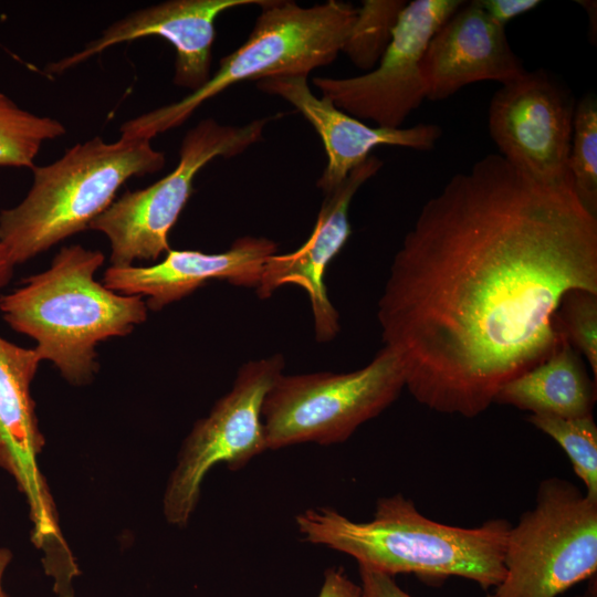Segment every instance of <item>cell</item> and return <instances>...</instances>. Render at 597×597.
Wrapping results in <instances>:
<instances>
[{
	"label": "cell",
	"instance_id": "6da1fadb",
	"mask_svg": "<svg viewBox=\"0 0 597 597\" xmlns=\"http://www.w3.org/2000/svg\"><path fill=\"white\" fill-rule=\"evenodd\" d=\"M573 290L597 293V217L570 181L540 182L490 154L423 205L377 317L412 397L472 418L559 344Z\"/></svg>",
	"mask_w": 597,
	"mask_h": 597
},
{
	"label": "cell",
	"instance_id": "7a4b0ae2",
	"mask_svg": "<svg viewBox=\"0 0 597 597\" xmlns=\"http://www.w3.org/2000/svg\"><path fill=\"white\" fill-rule=\"evenodd\" d=\"M295 523L306 542L392 577L455 576L490 589L505 575L503 557L511 524L503 519L472 528L447 525L422 515L411 500L397 493L380 498L367 522L353 521L334 509L314 507L298 513Z\"/></svg>",
	"mask_w": 597,
	"mask_h": 597
},
{
	"label": "cell",
	"instance_id": "3957f363",
	"mask_svg": "<svg viewBox=\"0 0 597 597\" xmlns=\"http://www.w3.org/2000/svg\"><path fill=\"white\" fill-rule=\"evenodd\" d=\"M104 263L98 250L63 247L50 268L0 297L3 320L36 342L41 360H50L73 385L90 383L98 370L96 345L128 335L147 318L138 295H124L95 280Z\"/></svg>",
	"mask_w": 597,
	"mask_h": 597
},
{
	"label": "cell",
	"instance_id": "277c9868",
	"mask_svg": "<svg viewBox=\"0 0 597 597\" xmlns=\"http://www.w3.org/2000/svg\"><path fill=\"white\" fill-rule=\"evenodd\" d=\"M151 140L107 143L96 136L73 145L55 161L34 166L24 199L0 212V242L14 265L90 228L132 177L164 168Z\"/></svg>",
	"mask_w": 597,
	"mask_h": 597
},
{
	"label": "cell",
	"instance_id": "5b68a950",
	"mask_svg": "<svg viewBox=\"0 0 597 597\" xmlns=\"http://www.w3.org/2000/svg\"><path fill=\"white\" fill-rule=\"evenodd\" d=\"M247 40L220 60L206 84L184 98L121 125V137L151 140L175 129L203 103L243 81L305 76L343 51L357 15L350 3L328 0L305 8L289 0H263Z\"/></svg>",
	"mask_w": 597,
	"mask_h": 597
},
{
	"label": "cell",
	"instance_id": "8992f818",
	"mask_svg": "<svg viewBox=\"0 0 597 597\" xmlns=\"http://www.w3.org/2000/svg\"><path fill=\"white\" fill-rule=\"evenodd\" d=\"M405 386L402 364L386 346L354 371L282 374L262 405L268 450L344 442L389 407Z\"/></svg>",
	"mask_w": 597,
	"mask_h": 597
},
{
	"label": "cell",
	"instance_id": "52a82bcc",
	"mask_svg": "<svg viewBox=\"0 0 597 597\" xmlns=\"http://www.w3.org/2000/svg\"><path fill=\"white\" fill-rule=\"evenodd\" d=\"M493 597H558L596 576L597 499L572 482H541L535 506L511 526Z\"/></svg>",
	"mask_w": 597,
	"mask_h": 597
},
{
	"label": "cell",
	"instance_id": "ba28073f",
	"mask_svg": "<svg viewBox=\"0 0 597 597\" xmlns=\"http://www.w3.org/2000/svg\"><path fill=\"white\" fill-rule=\"evenodd\" d=\"M270 121L231 126L205 118L189 129L174 170L144 189L124 192L90 224L108 239L111 266L155 261L167 253L169 232L192 193L197 174L212 159L238 156L260 142Z\"/></svg>",
	"mask_w": 597,
	"mask_h": 597
},
{
	"label": "cell",
	"instance_id": "9c48e42d",
	"mask_svg": "<svg viewBox=\"0 0 597 597\" xmlns=\"http://www.w3.org/2000/svg\"><path fill=\"white\" fill-rule=\"evenodd\" d=\"M282 354L243 364L231 389L198 420L180 449L177 464L164 493L168 523L185 526L193 513L207 473L223 463L237 471L265 450L262 405L265 395L283 374Z\"/></svg>",
	"mask_w": 597,
	"mask_h": 597
},
{
	"label": "cell",
	"instance_id": "30bf717a",
	"mask_svg": "<svg viewBox=\"0 0 597 597\" xmlns=\"http://www.w3.org/2000/svg\"><path fill=\"white\" fill-rule=\"evenodd\" d=\"M461 0H415L406 4L378 66L366 74L334 78L316 76L321 96L358 119L379 127L400 128L426 98L421 60L437 30L462 4Z\"/></svg>",
	"mask_w": 597,
	"mask_h": 597
},
{
	"label": "cell",
	"instance_id": "8fae6325",
	"mask_svg": "<svg viewBox=\"0 0 597 597\" xmlns=\"http://www.w3.org/2000/svg\"><path fill=\"white\" fill-rule=\"evenodd\" d=\"M576 103L544 70L502 85L490 103L489 132L500 155L533 179L572 182L568 174Z\"/></svg>",
	"mask_w": 597,
	"mask_h": 597
},
{
	"label": "cell",
	"instance_id": "7c38bea8",
	"mask_svg": "<svg viewBox=\"0 0 597 597\" xmlns=\"http://www.w3.org/2000/svg\"><path fill=\"white\" fill-rule=\"evenodd\" d=\"M41 358L34 348H23L0 336V468L15 480L27 498L38 547L61 542L55 509L39 469L44 438L39 429L31 397V383Z\"/></svg>",
	"mask_w": 597,
	"mask_h": 597
},
{
	"label": "cell",
	"instance_id": "4fadbf2b",
	"mask_svg": "<svg viewBox=\"0 0 597 597\" xmlns=\"http://www.w3.org/2000/svg\"><path fill=\"white\" fill-rule=\"evenodd\" d=\"M263 0H168L153 4L109 24L78 52L48 65L63 73L119 43L160 36L176 51L172 82L195 92L210 78L214 22L227 10L261 4Z\"/></svg>",
	"mask_w": 597,
	"mask_h": 597
},
{
	"label": "cell",
	"instance_id": "5bb4252c",
	"mask_svg": "<svg viewBox=\"0 0 597 597\" xmlns=\"http://www.w3.org/2000/svg\"><path fill=\"white\" fill-rule=\"evenodd\" d=\"M375 156L349 172L335 189L324 193L315 226L307 240L295 251L274 253L265 261L256 294L270 297L285 284L302 287L311 302L314 333L318 343L331 342L339 332L338 313L329 301L325 285V271L329 262L347 242L352 229L348 210L353 197L368 179L381 168Z\"/></svg>",
	"mask_w": 597,
	"mask_h": 597
},
{
	"label": "cell",
	"instance_id": "9a60e30c",
	"mask_svg": "<svg viewBox=\"0 0 597 597\" xmlns=\"http://www.w3.org/2000/svg\"><path fill=\"white\" fill-rule=\"evenodd\" d=\"M256 87L290 103L318 134L327 160L316 185L324 193L338 187L376 147L431 150L442 135L441 127L434 124H417L408 128L368 126L338 109L327 98L317 97L305 76L266 77L258 81Z\"/></svg>",
	"mask_w": 597,
	"mask_h": 597
},
{
	"label": "cell",
	"instance_id": "2e32d148",
	"mask_svg": "<svg viewBox=\"0 0 597 597\" xmlns=\"http://www.w3.org/2000/svg\"><path fill=\"white\" fill-rule=\"evenodd\" d=\"M527 71L513 52L505 28L474 1L464 3L437 30L421 60L426 98L442 101L480 81L509 84Z\"/></svg>",
	"mask_w": 597,
	"mask_h": 597
},
{
	"label": "cell",
	"instance_id": "e0dca14e",
	"mask_svg": "<svg viewBox=\"0 0 597 597\" xmlns=\"http://www.w3.org/2000/svg\"><path fill=\"white\" fill-rule=\"evenodd\" d=\"M276 250L274 241L251 235L237 239L220 253L170 249L154 265L109 266L103 284L119 294L146 297L148 310L159 311L212 280L256 289L265 261Z\"/></svg>",
	"mask_w": 597,
	"mask_h": 597
},
{
	"label": "cell",
	"instance_id": "ac0fdd59",
	"mask_svg": "<svg viewBox=\"0 0 597 597\" xmlns=\"http://www.w3.org/2000/svg\"><path fill=\"white\" fill-rule=\"evenodd\" d=\"M596 383L580 354L565 337L543 362L505 383L493 404L509 405L531 415L578 418L593 415Z\"/></svg>",
	"mask_w": 597,
	"mask_h": 597
},
{
	"label": "cell",
	"instance_id": "d6986e66",
	"mask_svg": "<svg viewBox=\"0 0 597 597\" xmlns=\"http://www.w3.org/2000/svg\"><path fill=\"white\" fill-rule=\"evenodd\" d=\"M65 133L59 119L23 109L0 92V166L32 169L42 145Z\"/></svg>",
	"mask_w": 597,
	"mask_h": 597
},
{
	"label": "cell",
	"instance_id": "ffe728a7",
	"mask_svg": "<svg viewBox=\"0 0 597 597\" xmlns=\"http://www.w3.org/2000/svg\"><path fill=\"white\" fill-rule=\"evenodd\" d=\"M404 0H365L343 48L349 60L362 70H373L388 48Z\"/></svg>",
	"mask_w": 597,
	"mask_h": 597
},
{
	"label": "cell",
	"instance_id": "44dd1931",
	"mask_svg": "<svg viewBox=\"0 0 597 597\" xmlns=\"http://www.w3.org/2000/svg\"><path fill=\"white\" fill-rule=\"evenodd\" d=\"M568 174L573 189L594 216L597 212V101L584 96L575 106L568 156Z\"/></svg>",
	"mask_w": 597,
	"mask_h": 597
},
{
	"label": "cell",
	"instance_id": "7402d4cb",
	"mask_svg": "<svg viewBox=\"0 0 597 597\" xmlns=\"http://www.w3.org/2000/svg\"><path fill=\"white\" fill-rule=\"evenodd\" d=\"M528 421L561 446L585 484V493L597 499V426L593 415L578 418L531 415Z\"/></svg>",
	"mask_w": 597,
	"mask_h": 597
},
{
	"label": "cell",
	"instance_id": "603a6c76",
	"mask_svg": "<svg viewBox=\"0 0 597 597\" xmlns=\"http://www.w3.org/2000/svg\"><path fill=\"white\" fill-rule=\"evenodd\" d=\"M556 326L585 357L597 379V293L573 290L565 294L556 313Z\"/></svg>",
	"mask_w": 597,
	"mask_h": 597
},
{
	"label": "cell",
	"instance_id": "cb8c5ba5",
	"mask_svg": "<svg viewBox=\"0 0 597 597\" xmlns=\"http://www.w3.org/2000/svg\"><path fill=\"white\" fill-rule=\"evenodd\" d=\"M358 568L359 585L364 597H412L396 583L392 576L363 566ZM486 597H493V595Z\"/></svg>",
	"mask_w": 597,
	"mask_h": 597
},
{
	"label": "cell",
	"instance_id": "d4e9b609",
	"mask_svg": "<svg viewBox=\"0 0 597 597\" xmlns=\"http://www.w3.org/2000/svg\"><path fill=\"white\" fill-rule=\"evenodd\" d=\"M474 2L499 25H505L538 4V0H474Z\"/></svg>",
	"mask_w": 597,
	"mask_h": 597
},
{
	"label": "cell",
	"instance_id": "484cf974",
	"mask_svg": "<svg viewBox=\"0 0 597 597\" xmlns=\"http://www.w3.org/2000/svg\"><path fill=\"white\" fill-rule=\"evenodd\" d=\"M317 597H364L359 584L354 583L341 567H329Z\"/></svg>",
	"mask_w": 597,
	"mask_h": 597
},
{
	"label": "cell",
	"instance_id": "4316f807",
	"mask_svg": "<svg viewBox=\"0 0 597 597\" xmlns=\"http://www.w3.org/2000/svg\"><path fill=\"white\" fill-rule=\"evenodd\" d=\"M14 264L6 247L0 242V287L4 286L13 274Z\"/></svg>",
	"mask_w": 597,
	"mask_h": 597
},
{
	"label": "cell",
	"instance_id": "83f0119b",
	"mask_svg": "<svg viewBox=\"0 0 597 597\" xmlns=\"http://www.w3.org/2000/svg\"><path fill=\"white\" fill-rule=\"evenodd\" d=\"M11 558L12 554L8 548H0V597H8L2 588V578Z\"/></svg>",
	"mask_w": 597,
	"mask_h": 597
},
{
	"label": "cell",
	"instance_id": "f1b7e54d",
	"mask_svg": "<svg viewBox=\"0 0 597 597\" xmlns=\"http://www.w3.org/2000/svg\"><path fill=\"white\" fill-rule=\"evenodd\" d=\"M577 597H597V584L596 579L594 578V582H590L586 591Z\"/></svg>",
	"mask_w": 597,
	"mask_h": 597
}]
</instances>
